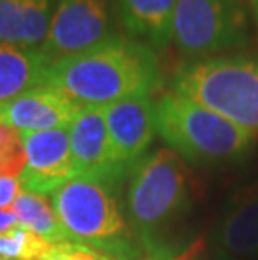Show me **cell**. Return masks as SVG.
Wrapping results in <instances>:
<instances>
[{
    "label": "cell",
    "mask_w": 258,
    "mask_h": 260,
    "mask_svg": "<svg viewBox=\"0 0 258 260\" xmlns=\"http://www.w3.org/2000/svg\"><path fill=\"white\" fill-rule=\"evenodd\" d=\"M17 223H19V218L12 210H0V234H4L5 230L12 229V226Z\"/></svg>",
    "instance_id": "21"
},
{
    "label": "cell",
    "mask_w": 258,
    "mask_h": 260,
    "mask_svg": "<svg viewBox=\"0 0 258 260\" xmlns=\"http://www.w3.org/2000/svg\"><path fill=\"white\" fill-rule=\"evenodd\" d=\"M70 154L76 176H89L119 183L126 171L113 156L102 106H82L69 126Z\"/></svg>",
    "instance_id": "10"
},
{
    "label": "cell",
    "mask_w": 258,
    "mask_h": 260,
    "mask_svg": "<svg viewBox=\"0 0 258 260\" xmlns=\"http://www.w3.org/2000/svg\"><path fill=\"white\" fill-rule=\"evenodd\" d=\"M250 4H251V9H253V14H255V19L258 24V0H250Z\"/></svg>",
    "instance_id": "22"
},
{
    "label": "cell",
    "mask_w": 258,
    "mask_h": 260,
    "mask_svg": "<svg viewBox=\"0 0 258 260\" xmlns=\"http://www.w3.org/2000/svg\"><path fill=\"white\" fill-rule=\"evenodd\" d=\"M20 138L27 154V165L19 178L22 190L47 197L76 178L69 128L20 131Z\"/></svg>",
    "instance_id": "8"
},
{
    "label": "cell",
    "mask_w": 258,
    "mask_h": 260,
    "mask_svg": "<svg viewBox=\"0 0 258 260\" xmlns=\"http://www.w3.org/2000/svg\"><path fill=\"white\" fill-rule=\"evenodd\" d=\"M171 89L251 135L258 133V60L245 57L191 60L173 74Z\"/></svg>",
    "instance_id": "5"
},
{
    "label": "cell",
    "mask_w": 258,
    "mask_h": 260,
    "mask_svg": "<svg viewBox=\"0 0 258 260\" xmlns=\"http://www.w3.org/2000/svg\"><path fill=\"white\" fill-rule=\"evenodd\" d=\"M218 243L230 257H258V183L233 197L218 229Z\"/></svg>",
    "instance_id": "13"
},
{
    "label": "cell",
    "mask_w": 258,
    "mask_h": 260,
    "mask_svg": "<svg viewBox=\"0 0 258 260\" xmlns=\"http://www.w3.org/2000/svg\"><path fill=\"white\" fill-rule=\"evenodd\" d=\"M114 5L131 36L156 49H164L171 42L176 0H114Z\"/></svg>",
    "instance_id": "14"
},
{
    "label": "cell",
    "mask_w": 258,
    "mask_h": 260,
    "mask_svg": "<svg viewBox=\"0 0 258 260\" xmlns=\"http://www.w3.org/2000/svg\"><path fill=\"white\" fill-rule=\"evenodd\" d=\"M51 64L39 51H29L0 42V104L22 92L46 86Z\"/></svg>",
    "instance_id": "15"
},
{
    "label": "cell",
    "mask_w": 258,
    "mask_h": 260,
    "mask_svg": "<svg viewBox=\"0 0 258 260\" xmlns=\"http://www.w3.org/2000/svg\"><path fill=\"white\" fill-rule=\"evenodd\" d=\"M161 84L153 49L121 34L52 64L46 77V86L62 91L81 106H107L126 98L151 96Z\"/></svg>",
    "instance_id": "1"
},
{
    "label": "cell",
    "mask_w": 258,
    "mask_h": 260,
    "mask_svg": "<svg viewBox=\"0 0 258 260\" xmlns=\"http://www.w3.org/2000/svg\"><path fill=\"white\" fill-rule=\"evenodd\" d=\"M27 165V154L20 131L0 121V176L20 178Z\"/></svg>",
    "instance_id": "18"
},
{
    "label": "cell",
    "mask_w": 258,
    "mask_h": 260,
    "mask_svg": "<svg viewBox=\"0 0 258 260\" xmlns=\"http://www.w3.org/2000/svg\"><path fill=\"white\" fill-rule=\"evenodd\" d=\"M10 210L17 215L20 223L29 226L34 234L41 235L44 240H47L52 245L70 242L67 232L60 223L56 210H54L52 203L47 200V197L20 188Z\"/></svg>",
    "instance_id": "16"
},
{
    "label": "cell",
    "mask_w": 258,
    "mask_h": 260,
    "mask_svg": "<svg viewBox=\"0 0 258 260\" xmlns=\"http://www.w3.org/2000/svg\"><path fill=\"white\" fill-rule=\"evenodd\" d=\"M52 243L34 234L24 223L14 225L12 229L0 234V258L2 260H41Z\"/></svg>",
    "instance_id": "17"
},
{
    "label": "cell",
    "mask_w": 258,
    "mask_h": 260,
    "mask_svg": "<svg viewBox=\"0 0 258 260\" xmlns=\"http://www.w3.org/2000/svg\"><path fill=\"white\" fill-rule=\"evenodd\" d=\"M156 129L173 151L190 163L233 161L248 151L255 138L174 91L163 94L156 103Z\"/></svg>",
    "instance_id": "4"
},
{
    "label": "cell",
    "mask_w": 258,
    "mask_h": 260,
    "mask_svg": "<svg viewBox=\"0 0 258 260\" xmlns=\"http://www.w3.org/2000/svg\"><path fill=\"white\" fill-rule=\"evenodd\" d=\"M20 191V183L15 178L0 176V210L10 208Z\"/></svg>",
    "instance_id": "20"
},
{
    "label": "cell",
    "mask_w": 258,
    "mask_h": 260,
    "mask_svg": "<svg viewBox=\"0 0 258 260\" xmlns=\"http://www.w3.org/2000/svg\"><path fill=\"white\" fill-rule=\"evenodd\" d=\"M81 104L51 86H39L0 104V121L19 131L69 128Z\"/></svg>",
    "instance_id": "11"
},
{
    "label": "cell",
    "mask_w": 258,
    "mask_h": 260,
    "mask_svg": "<svg viewBox=\"0 0 258 260\" xmlns=\"http://www.w3.org/2000/svg\"><path fill=\"white\" fill-rule=\"evenodd\" d=\"M171 41L191 57L245 46L248 17L243 0H176Z\"/></svg>",
    "instance_id": "6"
},
{
    "label": "cell",
    "mask_w": 258,
    "mask_h": 260,
    "mask_svg": "<svg viewBox=\"0 0 258 260\" xmlns=\"http://www.w3.org/2000/svg\"><path fill=\"white\" fill-rule=\"evenodd\" d=\"M190 208L188 170L173 149H156L134 165L128 217L133 234L153 260L178 253V234Z\"/></svg>",
    "instance_id": "2"
},
{
    "label": "cell",
    "mask_w": 258,
    "mask_h": 260,
    "mask_svg": "<svg viewBox=\"0 0 258 260\" xmlns=\"http://www.w3.org/2000/svg\"><path fill=\"white\" fill-rule=\"evenodd\" d=\"M56 0H0V42L39 51L47 37Z\"/></svg>",
    "instance_id": "12"
},
{
    "label": "cell",
    "mask_w": 258,
    "mask_h": 260,
    "mask_svg": "<svg viewBox=\"0 0 258 260\" xmlns=\"http://www.w3.org/2000/svg\"><path fill=\"white\" fill-rule=\"evenodd\" d=\"M41 260H118L116 257L96 250L78 242H62L49 248Z\"/></svg>",
    "instance_id": "19"
},
{
    "label": "cell",
    "mask_w": 258,
    "mask_h": 260,
    "mask_svg": "<svg viewBox=\"0 0 258 260\" xmlns=\"http://www.w3.org/2000/svg\"><path fill=\"white\" fill-rule=\"evenodd\" d=\"M0 260H2V258H0Z\"/></svg>",
    "instance_id": "23"
},
{
    "label": "cell",
    "mask_w": 258,
    "mask_h": 260,
    "mask_svg": "<svg viewBox=\"0 0 258 260\" xmlns=\"http://www.w3.org/2000/svg\"><path fill=\"white\" fill-rule=\"evenodd\" d=\"M116 186L114 181L76 176L49 197L70 242L92 247L118 260H133L138 250L121 212Z\"/></svg>",
    "instance_id": "3"
},
{
    "label": "cell",
    "mask_w": 258,
    "mask_h": 260,
    "mask_svg": "<svg viewBox=\"0 0 258 260\" xmlns=\"http://www.w3.org/2000/svg\"><path fill=\"white\" fill-rule=\"evenodd\" d=\"M114 0H56L47 37L39 52L49 64L78 56L114 36Z\"/></svg>",
    "instance_id": "7"
},
{
    "label": "cell",
    "mask_w": 258,
    "mask_h": 260,
    "mask_svg": "<svg viewBox=\"0 0 258 260\" xmlns=\"http://www.w3.org/2000/svg\"><path fill=\"white\" fill-rule=\"evenodd\" d=\"M102 108L114 161L121 170H133L158 133L156 103L151 96H133Z\"/></svg>",
    "instance_id": "9"
}]
</instances>
